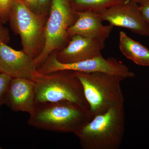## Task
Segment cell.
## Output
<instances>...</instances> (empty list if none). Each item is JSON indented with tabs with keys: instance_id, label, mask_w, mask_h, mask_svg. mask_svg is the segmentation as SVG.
Instances as JSON below:
<instances>
[{
	"instance_id": "obj_1",
	"label": "cell",
	"mask_w": 149,
	"mask_h": 149,
	"mask_svg": "<svg viewBox=\"0 0 149 149\" xmlns=\"http://www.w3.org/2000/svg\"><path fill=\"white\" fill-rule=\"evenodd\" d=\"M29 115V126L74 135L94 117L89 108L68 101L36 103Z\"/></svg>"
},
{
	"instance_id": "obj_2",
	"label": "cell",
	"mask_w": 149,
	"mask_h": 149,
	"mask_svg": "<svg viewBox=\"0 0 149 149\" xmlns=\"http://www.w3.org/2000/svg\"><path fill=\"white\" fill-rule=\"evenodd\" d=\"M124 105L94 116L75 133L83 149H118L125 131Z\"/></svg>"
},
{
	"instance_id": "obj_3",
	"label": "cell",
	"mask_w": 149,
	"mask_h": 149,
	"mask_svg": "<svg viewBox=\"0 0 149 149\" xmlns=\"http://www.w3.org/2000/svg\"><path fill=\"white\" fill-rule=\"evenodd\" d=\"M83 87L84 95L93 116L112 108L124 105L121 87L125 78L104 72H75Z\"/></svg>"
},
{
	"instance_id": "obj_4",
	"label": "cell",
	"mask_w": 149,
	"mask_h": 149,
	"mask_svg": "<svg viewBox=\"0 0 149 149\" xmlns=\"http://www.w3.org/2000/svg\"><path fill=\"white\" fill-rule=\"evenodd\" d=\"M34 81L36 103L68 101L90 108L75 71L61 70L46 74L39 72Z\"/></svg>"
},
{
	"instance_id": "obj_5",
	"label": "cell",
	"mask_w": 149,
	"mask_h": 149,
	"mask_svg": "<svg viewBox=\"0 0 149 149\" xmlns=\"http://www.w3.org/2000/svg\"><path fill=\"white\" fill-rule=\"evenodd\" d=\"M48 14L35 13L22 0H15L9 13L12 28L21 38L22 50L33 60L44 49Z\"/></svg>"
},
{
	"instance_id": "obj_6",
	"label": "cell",
	"mask_w": 149,
	"mask_h": 149,
	"mask_svg": "<svg viewBox=\"0 0 149 149\" xmlns=\"http://www.w3.org/2000/svg\"><path fill=\"white\" fill-rule=\"evenodd\" d=\"M77 15L69 0H52L45 29V44L40 55L34 60L38 68L55 51L65 47L69 40L68 30L74 24Z\"/></svg>"
},
{
	"instance_id": "obj_7",
	"label": "cell",
	"mask_w": 149,
	"mask_h": 149,
	"mask_svg": "<svg viewBox=\"0 0 149 149\" xmlns=\"http://www.w3.org/2000/svg\"><path fill=\"white\" fill-rule=\"evenodd\" d=\"M56 51L52 53L38 69L46 74L61 70H70L83 72H100L121 76L126 79L133 78L135 74L127 65L115 58L105 59L102 54L93 58L70 63L60 62L56 58Z\"/></svg>"
},
{
	"instance_id": "obj_8",
	"label": "cell",
	"mask_w": 149,
	"mask_h": 149,
	"mask_svg": "<svg viewBox=\"0 0 149 149\" xmlns=\"http://www.w3.org/2000/svg\"><path fill=\"white\" fill-rule=\"evenodd\" d=\"M103 21L113 26L126 28L131 32L149 37V24L142 16L139 4L132 0L97 13Z\"/></svg>"
},
{
	"instance_id": "obj_9",
	"label": "cell",
	"mask_w": 149,
	"mask_h": 149,
	"mask_svg": "<svg viewBox=\"0 0 149 149\" xmlns=\"http://www.w3.org/2000/svg\"><path fill=\"white\" fill-rule=\"evenodd\" d=\"M0 70L12 78L34 81L39 73L34 60L24 51L13 49L6 43L0 44Z\"/></svg>"
},
{
	"instance_id": "obj_10",
	"label": "cell",
	"mask_w": 149,
	"mask_h": 149,
	"mask_svg": "<svg viewBox=\"0 0 149 149\" xmlns=\"http://www.w3.org/2000/svg\"><path fill=\"white\" fill-rule=\"evenodd\" d=\"M104 42L74 35L65 47L56 51L57 59L61 63H70L94 58L102 54L101 51L105 48Z\"/></svg>"
},
{
	"instance_id": "obj_11",
	"label": "cell",
	"mask_w": 149,
	"mask_h": 149,
	"mask_svg": "<svg viewBox=\"0 0 149 149\" xmlns=\"http://www.w3.org/2000/svg\"><path fill=\"white\" fill-rule=\"evenodd\" d=\"M4 104L13 111L32 113L36 105L35 82L29 79L13 78Z\"/></svg>"
},
{
	"instance_id": "obj_12",
	"label": "cell",
	"mask_w": 149,
	"mask_h": 149,
	"mask_svg": "<svg viewBox=\"0 0 149 149\" xmlns=\"http://www.w3.org/2000/svg\"><path fill=\"white\" fill-rule=\"evenodd\" d=\"M75 12L77 19L68 30L69 40L71 37L76 35L104 42L109 37L113 26L110 24L104 25L98 14L91 11Z\"/></svg>"
},
{
	"instance_id": "obj_13",
	"label": "cell",
	"mask_w": 149,
	"mask_h": 149,
	"mask_svg": "<svg viewBox=\"0 0 149 149\" xmlns=\"http://www.w3.org/2000/svg\"><path fill=\"white\" fill-rule=\"evenodd\" d=\"M119 49L123 55L136 64L149 67V50L125 32L119 33Z\"/></svg>"
},
{
	"instance_id": "obj_14",
	"label": "cell",
	"mask_w": 149,
	"mask_h": 149,
	"mask_svg": "<svg viewBox=\"0 0 149 149\" xmlns=\"http://www.w3.org/2000/svg\"><path fill=\"white\" fill-rule=\"evenodd\" d=\"M128 0H69L75 11H91L95 13L111 8L125 3Z\"/></svg>"
},
{
	"instance_id": "obj_15",
	"label": "cell",
	"mask_w": 149,
	"mask_h": 149,
	"mask_svg": "<svg viewBox=\"0 0 149 149\" xmlns=\"http://www.w3.org/2000/svg\"><path fill=\"white\" fill-rule=\"evenodd\" d=\"M12 78L4 73L0 74V108L4 104L7 92Z\"/></svg>"
},
{
	"instance_id": "obj_16",
	"label": "cell",
	"mask_w": 149,
	"mask_h": 149,
	"mask_svg": "<svg viewBox=\"0 0 149 149\" xmlns=\"http://www.w3.org/2000/svg\"><path fill=\"white\" fill-rule=\"evenodd\" d=\"M15 0H0V18L4 21L8 18L9 13Z\"/></svg>"
},
{
	"instance_id": "obj_17",
	"label": "cell",
	"mask_w": 149,
	"mask_h": 149,
	"mask_svg": "<svg viewBox=\"0 0 149 149\" xmlns=\"http://www.w3.org/2000/svg\"><path fill=\"white\" fill-rule=\"evenodd\" d=\"M26 6L33 12L37 14L47 13L43 11L38 0H22Z\"/></svg>"
},
{
	"instance_id": "obj_18",
	"label": "cell",
	"mask_w": 149,
	"mask_h": 149,
	"mask_svg": "<svg viewBox=\"0 0 149 149\" xmlns=\"http://www.w3.org/2000/svg\"><path fill=\"white\" fill-rule=\"evenodd\" d=\"M138 4L142 16L149 24V0H141Z\"/></svg>"
},
{
	"instance_id": "obj_19",
	"label": "cell",
	"mask_w": 149,
	"mask_h": 149,
	"mask_svg": "<svg viewBox=\"0 0 149 149\" xmlns=\"http://www.w3.org/2000/svg\"><path fill=\"white\" fill-rule=\"evenodd\" d=\"M1 19L0 18V44L1 42L7 43L10 40L8 31L3 26Z\"/></svg>"
},
{
	"instance_id": "obj_20",
	"label": "cell",
	"mask_w": 149,
	"mask_h": 149,
	"mask_svg": "<svg viewBox=\"0 0 149 149\" xmlns=\"http://www.w3.org/2000/svg\"><path fill=\"white\" fill-rule=\"evenodd\" d=\"M52 0H38L41 8L43 11L49 13Z\"/></svg>"
},
{
	"instance_id": "obj_21",
	"label": "cell",
	"mask_w": 149,
	"mask_h": 149,
	"mask_svg": "<svg viewBox=\"0 0 149 149\" xmlns=\"http://www.w3.org/2000/svg\"><path fill=\"white\" fill-rule=\"evenodd\" d=\"M132 1H133L137 3H138L141 1V0H132Z\"/></svg>"
},
{
	"instance_id": "obj_22",
	"label": "cell",
	"mask_w": 149,
	"mask_h": 149,
	"mask_svg": "<svg viewBox=\"0 0 149 149\" xmlns=\"http://www.w3.org/2000/svg\"><path fill=\"white\" fill-rule=\"evenodd\" d=\"M1 70H0V74H1Z\"/></svg>"
}]
</instances>
